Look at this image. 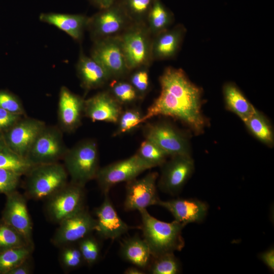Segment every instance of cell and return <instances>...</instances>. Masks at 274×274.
<instances>
[{"label":"cell","mask_w":274,"mask_h":274,"mask_svg":"<svg viewBox=\"0 0 274 274\" xmlns=\"http://www.w3.org/2000/svg\"><path fill=\"white\" fill-rule=\"evenodd\" d=\"M185 32L183 25H177L154 36L152 42L153 60L173 57L179 51Z\"/></svg>","instance_id":"obj_23"},{"label":"cell","mask_w":274,"mask_h":274,"mask_svg":"<svg viewBox=\"0 0 274 274\" xmlns=\"http://www.w3.org/2000/svg\"><path fill=\"white\" fill-rule=\"evenodd\" d=\"M144 114L138 109L130 108L123 111L118 122L117 127L113 136H117L130 132L142 124Z\"/></svg>","instance_id":"obj_35"},{"label":"cell","mask_w":274,"mask_h":274,"mask_svg":"<svg viewBox=\"0 0 274 274\" xmlns=\"http://www.w3.org/2000/svg\"><path fill=\"white\" fill-rule=\"evenodd\" d=\"M29 258L12 270L8 274H30L32 272V267L29 262Z\"/></svg>","instance_id":"obj_43"},{"label":"cell","mask_w":274,"mask_h":274,"mask_svg":"<svg viewBox=\"0 0 274 274\" xmlns=\"http://www.w3.org/2000/svg\"><path fill=\"white\" fill-rule=\"evenodd\" d=\"M84 187L70 182L47 198L45 211L48 218L59 223L84 209Z\"/></svg>","instance_id":"obj_8"},{"label":"cell","mask_w":274,"mask_h":274,"mask_svg":"<svg viewBox=\"0 0 274 274\" xmlns=\"http://www.w3.org/2000/svg\"><path fill=\"white\" fill-rule=\"evenodd\" d=\"M223 94L227 109L235 114L243 121L256 109L238 87L232 82H227L224 85Z\"/></svg>","instance_id":"obj_25"},{"label":"cell","mask_w":274,"mask_h":274,"mask_svg":"<svg viewBox=\"0 0 274 274\" xmlns=\"http://www.w3.org/2000/svg\"><path fill=\"white\" fill-rule=\"evenodd\" d=\"M120 253L125 260L143 270L148 268L152 257L146 241L138 236L124 240L121 244Z\"/></svg>","instance_id":"obj_24"},{"label":"cell","mask_w":274,"mask_h":274,"mask_svg":"<svg viewBox=\"0 0 274 274\" xmlns=\"http://www.w3.org/2000/svg\"><path fill=\"white\" fill-rule=\"evenodd\" d=\"M78 246L85 263L92 265L98 261L100 255V247L95 237L90 234L80 240Z\"/></svg>","instance_id":"obj_36"},{"label":"cell","mask_w":274,"mask_h":274,"mask_svg":"<svg viewBox=\"0 0 274 274\" xmlns=\"http://www.w3.org/2000/svg\"><path fill=\"white\" fill-rule=\"evenodd\" d=\"M25 175L26 196L35 200L48 198L68 183L65 168L58 162L35 165Z\"/></svg>","instance_id":"obj_4"},{"label":"cell","mask_w":274,"mask_h":274,"mask_svg":"<svg viewBox=\"0 0 274 274\" xmlns=\"http://www.w3.org/2000/svg\"><path fill=\"white\" fill-rule=\"evenodd\" d=\"M145 139L150 140L164 151L167 156L190 155L188 137L166 122L149 123L143 129Z\"/></svg>","instance_id":"obj_9"},{"label":"cell","mask_w":274,"mask_h":274,"mask_svg":"<svg viewBox=\"0 0 274 274\" xmlns=\"http://www.w3.org/2000/svg\"><path fill=\"white\" fill-rule=\"evenodd\" d=\"M90 56L107 71L111 80L121 79L130 72L125 60L119 36L94 42Z\"/></svg>","instance_id":"obj_10"},{"label":"cell","mask_w":274,"mask_h":274,"mask_svg":"<svg viewBox=\"0 0 274 274\" xmlns=\"http://www.w3.org/2000/svg\"><path fill=\"white\" fill-rule=\"evenodd\" d=\"M23 117L0 108V131H7Z\"/></svg>","instance_id":"obj_41"},{"label":"cell","mask_w":274,"mask_h":274,"mask_svg":"<svg viewBox=\"0 0 274 274\" xmlns=\"http://www.w3.org/2000/svg\"><path fill=\"white\" fill-rule=\"evenodd\" d=\"M6 195L2 220L17 230L33 244L32 222L25 197L16 190Z\"/></svg>","instance_id":"obj_17"},{"label":"cell","mask_w":274,"mask_h":274,"mask_svg":"<svg viewBox=\"0 0 274 274\" xmlns=\"http://www.w3.org/2000/svg\"><path fill=\"white\" fill-rule=\"evenodd\" d=\"M160 92L143 115L142 123L157 116L178 119L197 134L207 121L201 112V89L192 83L181 68L168 67L159 78Z\"/></svg>","instance_id":"obj_1"},{"label":"cell","mask_w":274,"mask_h":274,"mask_svg":"<svg viewBox=\"0 0 274 274\" xmlns=\"http://www.w3.org/2000/svg\"><path fill=\"white\" fill-rule=\"evenodd\" d=\"M147 66L135 69L130 75L129 82L136 91L140 99L147 93L150 87L149 74Z\"/></svg>","instance_id":"obj_38"},{"label":"cell","mask_w":274,"mask_h":274,"mask_svg":"<svg viewBox=\"0 0 274 274\" xmlns=\"http://www.w3.org/2000/svg\"><path fill=\"white\" fill-rule=\"evenodd\" d=\"M85 99L62 86L59 90L57 110L58 126L63 132H74L81 124Z\"/></svg>","instance_id":"obj_16"},{"label":"cell","mask_w":274,"mask_h":274,"mask_svg":"<svg viewBox=\"0 0 274 274\" xmlns=\"http://www.w3.org/2000/svg\"><path fill=\"white\" fill-rule=\"evenodd\" d=\"M133 22L145 23L155 0H117Z\"/></svg>","instance_id":"obj_30"},{"label":"cell","mask_w":274,"mask_h":274,"mask_svg":"<svg viewBox=\"0 0 274 274\" xmlns=\"http://www.w3.org/2000/svg\"><path fill=\"white\" fill-rule=\"evenodd\" d=\"M125 60L131 72L147 66L153 60V37L145 23H132L119 36Z\"/></svg>","instance_id":"obj_5"},{"label":"cell","mask_w":274,"mask_h":274,"mask_svg":"<svg viewBox=\"0 0 274 274\" xmlns=\"http://www.w3.org/2000/svg\"><path fill=\"white\" fill-rule=\"evenodd\" d=\"M133 22L116 1L89 17L87 28L93 42L120 36Z\"/></svg>","instance_id":"obj_7"},{"label":"cell","mask_w":274,"mask_h":274,"mask_svg":"<svg viewBox=\"0 0 274 274\" xmlns=\"http://www.w3.org/2000/svg\"><path fill=\"white\" fill-rule=\"evenodd\" d=\"M157 205L169 211L175 220L186 226L201 222L206 217L208 207L206 203L194 198H176L166 201L159 199Z\"/></svg>","instance_id":"obj_20"},{"label":"cell","mask_w":274,"mask_h":274,"mask_svg":"<svg viewBox=\"0 0 274 274\" xmlns=\"http://www.w3.org/2000/svg\"><path fill=\"white\" fill-rule=\"evenodd\" d=\"M260 259L272 271H274V249L271 247L259 254Z\"/></svg>","instance_id":"obj_42"},{"label":"cell","mask_w":274,"mask_h":274,"mask_svg":"<svg viewBox=\"0 0 274 274\" xmlns=\"http://www.w3.org/2000/svg\"><path fill=\"white\" fill-rule=\"evenodd\" d=\"M40 120L24 116L4 132L8 147L25 157L34 140L46 126Z\"/></svg>","instance_id":"obj_15"},{"label":"cell","mask_w":274,"mask_h":274,"mask_svg":"<svg viewBox=\"0 0 274 274\" xmlns=\"http://www.w3.org/2000/svg\"><path fill=\"white\" fill-rule=\"evenodd\" d=\"M250 132L266 145H273V133L271 124L267 118L256 109L244 121Z\"/></svg>","instance_id":"obj_27"},{"label":"cell","mask_w":274,"mask_h":274,"mask_svg":"<svg viewBox=\"0 0 274 274\" xmlns=\"http://www.w3.org/2000/svg\"><path fill=\"white\" fill-rule=\"evenodd\" d=\"M62 248L60 254V261L64 268L67 270L75 269L84 262L78 246L71 244Z\"/></svg>","instance_id":"obj_37"},{"label":"cell","mask_w":274,"mask_h":274,"mask_svg":"<svg viewBox=\"0 0 274 274\" xmlns=\"http://www.w3.org/2000/svg\"><path fill=\"white\" fill-rule=\"evenodd\" d=\"M144 239L148 244L152 257L181 251L185 246L182 230L185 225L174 221L166 222L151 216L147 211H139Z\"/></svg>","instance_id":"obj_2"},{"label":"cell","mask_w":274,"mask_h":274,"mask_svg":"<svg viewBox=\"0 0 274 274\" xmlns=\"http://www.w3.org/2000/svg\"><path fill=\"white\" fill-rule=\"evenodd\" d=\"M148 268L152 274H178L181 265L174 253L170 252L152 257Z\"/></svg>","instance_id":"obj_31"},{"label":"cell","mask_w":274,"mask_h":274,"mask_svg":"<svg viewBox=\"0 0 274 274\" xmlns=\"http://www.w3.org/2000/svg\"><path fill=\"white\" fill-rule=\"evenodd\" d=\"M144 270L136 266H131L128 267L124 271L125 274H144Z\"/></svg>","instance_id":"obj_45"},{"label":"cell","mask_w":274,"mask_h":274,"mask_svg":"<svg viewBox=\"0 0 274 274\" xmlns=\"http://www.w3.org/2000/svg\"><path fill=\"white\" fill-rule=\"evenodd\" d=\"M158 173L151 172L140 179L126 182L124 209L126 211H140L157 205L159 198L157 191Z\"/></svg>","instance_id":"obj_14"},{"label":"cell","mask_w":274,"mask_h":274,"mask_svg":"<svg viewBox=\"0 0 274 274\" xmlns=\"http://www.w3.org/2000/svg\"><path fill=\"white\" fill-rule=\"evenodd\" d=\"M58 126H47L40 131L29 148L25 158L33 165L57 162L68 148Z\"/></svg>","instance_id":"obj_6"},{"label":"cell","mask_w":274,"mask_h":274,"mask_svg":"<svg viewBox=\"0 0 274 274\" xmlns=\"http://www.w3.org/2000/svg\"><path fill=\"white\" fill-rule=\"evenodd\" d=\"M33 165L9 148L0 151V168L13 170L22 176L26 175Z\"/></svg>","instance_id":"obj_33"},{"label":"cell","mask_w":274,"mask_h":274,"mask_svg":"<svg viewBox=\"0 0 274 274\" xmlns=\"http://www.w3.org/2000/svg\"><path fill=\"white\" fill-rule=\"evenodd\" d=\"M32 247L21 233L2 220L0 222V253L13 248Z\"/></svg>","instance_id":"obj_32"},{"label":"cell","mask_w":274,"mask_h":274,"mask_svg":"<svg viewBox=\"0 0 274 274\" xmlns=\"http://www.w3.org/2000/svg\"><path fill=\"white\" fill-rule=\"evenodd\" d=\"M135 154L148 169L161 166L168 156L157 145L147 139L141 143Z\"/></svg>","instance_id":"obj_28"},{"label":"cell","mask_w":274,"mask_h":274,"mask_svg":"<svg viewBox=\"0 0 274 274\" xmlns=\"http://www.w3.org/2000/svg\"><path fill=\"white\" fill-rule=\"evenodd\" d=\"M76 71L81 85L86 91L102 87L111 80L102 66L91 56L86 55L82 50L76 64Z\"/></svg>","instance_id":"obj_21"},{"label":"cell","mask_w":274,"mask_h":274,"mask_svg":"<svg viewBox=\"0 0 274 274\" xmlns=\"http://www.w3.org/2000/svg\"><path fill=\"white\" fill-rule=\"evenodd\" d=\"M122 111V105L109 91L99 92L84 100V115L93 122L117 123Z\"/></svg>","instance_id":"obj_18"},{"label":"cell","mask_w":274,"mask_h":274,"mask_svg":"<svg viewBox=\"0 0 274 274\" xmlns=\"http://www.w3.org/2000/svg\"><path fill=\"white\" fill-rule=\"evenodd\" d=\"M135 154L131 157L99 168L95 179L105 194L115 185L128 182L147 170Z\"/></svg>","instance_id":"obj_13"},{"label":"cell","mask_w":274,"mask_h":274,"mask_svg":"<svg viewBox=\"0 0 274 274\" xmlns=\"http://www.w3.org/2000/svg\"><path fill=\"white\" fill-rule=\"evenodd\" d=\"M173 15L160 0H155L148 14L146 24L152 36L169 28Z\"/></svg>","instance_id":"obj_26"},{"label":"cell","mask_w":274,"mask_h":274,"mask_svg":"<svg viewBox=\"0 0 274 274\" xmlns=\"http://www.w3.org/2000/svg\"><path fill=\"white\" fill-rule=\"evenodd\" d=\"M111 81L108 91L121 105L133 104L140 99L136 91L129 81L121 79Z\"/></svg>","instance_id":"obj_34"},{"label":"cell","mask_w":274,"mask_h":274,"mask_svg":"<svg viewBox=\"0 0 274 274\" xmlns=\"http://www.w3.org/2000/svg\"><path fill=\"white\" fill-rule=\"evenodd\" d=\"M94 6L101 9L107 8L113 5L117 0H89Z\"/></svg>","instance_id":"obj_44"},{"label":"cell","mask_w":274,"mask_h":274,"mask_svg":"<svg viewBox=\"0 0 274 274\" xmlns=\"http://www.w3.org/2000/svg\"><path fill=\"white\" fill-rule=\"evenodd\" d=\"M32 247L11 249L0 253V274H8L30 257Z\"/></svg>","instance_id":"obj_29"},{"label":"cell","mask_w":274,"mask_h":274,"mask_svg":"<svg viewBox=\"0 0 274 274\" xmlns=\"http://www.w3.org/2000/svg\"><path fill=\"white\" fill-rule=\"evenodd\" d=\"M95 210L96 217L95 231L102 238L114 240L126 233L129 227L119 216L109 196Z\"/></svg>","instance_id":"obj_19"},{"label":"cell","mask_w":274,"mask_h":274,"mask_svg":"<svg viewBox=\"0 0 274 274\" xmlns=\"http://www.w3.org/2000/svg\"><path fill=\"white\" fill-rule=\"evenodd\" d=\"M21 176L13 170L0 168V193L7 195L16 191Z\"/></svg>","instance_id":"obj_40"},{"label":"cell","mask_w":274,"mask_h":274,"mask_svg":"<svg viewBox=\"0 0 274 274\" xmlns=\"http://www.w3.org/2000/svg\"><path fill=\"white\" fill-rule=\"evenodd\" d=\"M0 108L11 113L26 116V112L20 98L6 90H0Z\"/></svg>","instance_id":"obj_39"},{"label":"cell","mask_w":274,"mask_h":274,"mask_svg":"<svg viewBox=\"0 0 274 274\" xmlns=\"http://www.w3.org/2000/svg\"><path fill=\"white\" fill-rule=\"evenodd\" d=\"M63 159L71 182L84 187L87 183L95 179L99 168L96 142L88 139L78 142L68 148Z\"/></svg>","instance_id":"obj_3"},{"label":"cell","mask_w":274,"mask_h":274,"mask_svg":"<svg viewBox=\"0 0 274 274\" xmlns=\"http://www.w3.org/2000/svg\"><path fill=\"white\" fill-rule=\"evenodd\" d=\"M52 239V243L59 247L73 244L95 231L96 219L85 208L59 223Z\"/></svg>","instance_id":"obj_12"},{"label":"cell","mask_w":274,"mask_h":274,"mask_svg":"<svg viewBox=\"0 0 274 274\" xmlns=\"http://www.w3.org/2000/svg\"><path fill=\"white\" fill-rule=\"evenodd\" d=\"M8 148L5 139L4 133L0 131V151Z\"/></svg>","instance_id":"obj_46"},{"label":"cell","mask_w":274,"mask_h":274,"mask_svg":"<svg viewBox=\"0 0 274 274\" xmlns=\"http://www.w3.org/2000/svg\"><path fill=\"white\" fill-rule=\"evenodd\" d=\"M158 186L166 193L178 194L190 178L194 170V163L190 155L172 156L161 166Z\"/></svg>","instance_id":"obj_11"},{"label":"cell","mask_w":274,"mask_h":274,"mask_svg":"<svg viewBox=\"0 0 274 274\" xmlns=\"http://www.w3.org/2000/svg\"><path fill=\"white\" fill-rule=\"evenodd\" d=\"M88 19L83 14L53 12L42 13L39 16L41 22L55 26L78 42L83 38Z\"/></svg>","instance_id":"obj_22"}]
</instances>
